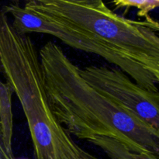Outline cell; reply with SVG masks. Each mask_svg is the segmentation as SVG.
Segmentation results:
<instances>
[{"instance_id": "obj_1", "label": "cell", "mask_w": 159, "mask_h": 159, "mask_svg": "<svg viewBox=\"0 0 159 159\" xmlns=\"http://www.w3.org/2000/svg\"><path fill=\"white\" fill-rule=\"evenodd\" d=\"M45 90L54 116L70 135L114 138L134 152L159 155V130L90 85L58 44L39 51Z\"/></svg>"}, {"instance_id": "obj_2", "label": "cell", "mask_w": 159, "mask_h": 159, "mask_svg": "<svg viewBox=\"0 0 159 159\" xmlns=\"http://www.w3.org/2000/svg\"><path fill=\"white\" fill-rule=\"evenodd\" d=\"M0 67L23 109L36 159H97L76 144L54 116L35 43L12 27L1 6Z\"/></svg>"}, {"instance_id": "obj_3", "label": "cell", "mask_w": 159, "mask_h": 159, "mask_svg": "<svg viewBox=\"0 0 159 159\" xmlns=\"http://www.w3.org/2000/svg\"><path fill=\"white\" fill-rule=\"evenodd\" d=\"M25 8L93 34L100 41L159 77V26L152 17L134 20L106 7L62 0H27Z\"/></svg>"}, {"instance_id": "obj_4", "label": "cell", "mask_w": 159, "mask_h": 159, "mask_svg": "<svg viewBox=\"0 0 159 159\" xmlns=\"http://www.w3.org/2000/svg\"><path fill=\"white\" fill-rule=\"evenodd\" d=\"M2 9L8 16L12 17V27L20 34H49L71 48L100 56L118 67L140 86L158 93L159 77L123 57L93 34L58 20L39 15L24 6L22 7L19 3L11 2L2 6Z\"/></svg>"}, {"instance_id": "obj_5", "label": "cell", "mask_w": 159, "mask_h": 159, "mask_svg": "<svg viewBox=\"0 0 159 159\" xmlns=\"http://www.w3.org/2000/svg\"><path fill=\"white\" fill-rule=\"evenodd\" d=\"M84 79L118 105L159 130V93L140 86L124 71L105 66L81 68Z\"/></svg>"}, {"instance_id": "obj_6", "label": "cell", "mask_w": 159, "mask_h": 159, "mask_svg": "<svg viewBox=\"0 0 159 159\" xmlns=\"http://www.w3.org/2000/svg\"><path fill=\"white\" fill-rule=\"evenodd\" d=\"M12 95L13 91L10 85L0 79V126L5 148L8 153L11 155H14L12 152Z\"/></svg>"}, {"instance_id": "obj_7", "label": "cell", "mask_w": 159, "mask_h": 159, "mask_svg": "<svg viewBox=\"0 0 159 159\" xmlns=\"http://www.w3.org/2000/svg\"><path fill=\"white\" fill-rule=\"evenodd\" d=\"M88 141L99 148L110 159H158V155L153 154L134 152L121 141L110 137L96 136Z\"/></svg>"}, {"instance_id": "obj_8", "label": "cell", "mask_w": 159, "mask_h": 159, "mask_svg": "<svg viewBox=\"0 0 159 159\" xmlns=\"http://www.w3.org/2000/svg\"><path fill=\"white\" fill-rule=\"evenodd\" d=\"M116 9L125 8L126 10L134 7L138 9V16L144 19L150 17L152 11L159 6V0H113Z\"/></svg>"}, {"instance_id": "obj_9", "label": "cell", "mask_w": 159, "mask_h": 159, "mask_svg": "<svg viewBox=\"0 0 159 159\" xmlns=\"http://www.w3.org/2000/svg\"><path fill=\"white\" fill-rule=\"evenodd\" d=\"M11 1L12 3H18L19 0H11ZM25 1L26 2L27 0H25ZM62 1L83 5V6H91V7L97 8V9H104V8L107 7L103 0H62Z\"/></svg>"}, {"instance_id": "obj_10", "label": "cell", "mask_w": 159, "mask_h": 159, "mask_svg": "<svg viewBox=\"0 0 159 159\" xmlns=\"http://www.w3.org/2000/svg\"><path fill=\"white\" fill-rule=\"evenodd\" d=\"M0 73H1V67H0ZM0 159H15L14 155H9L5 148L2 140V134L1 126H0Z\"/></svg>"}, {"instance_id": "obj_11", "label": "cell", "mask_w": 159, "mask_h": 159, "mask_svg": "<svg viewBox=\"0 0 159 159\" xmlns=\"http://www.w3.org/2000/svg\"><path fill=\"white\" fill-rule=\"evenodd\" d=\"M15 159H16V158H15Z\"/></svg>"}]
</instances>
